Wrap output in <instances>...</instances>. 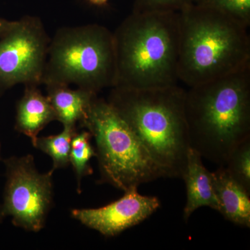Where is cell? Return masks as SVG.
<instances>
[{"label": "cell", "instance_id": "cell-4", "mask_svg": "<svg viewBox=\"0 0 250 250\" xmlns=\"http://www.w3.org/2000/svg\"><path fill=\"white\" fill-rule=\"evenodd\" d=\"M179 80L201 84L250 65L248 27L227 15L191 4L179 12Z\"/></svg>", "mask_w": 250, "mask_h": 250}, {"label": "cell", "instance_id": "cell-2", "mask_svg": "<svg viewBox=\"0 0 250 250\" xmlns=\"http://www.w3.org/2000/svg\"><path fill=\"white\" fill-rule=\"evenodd\" d=\"M186 90L178 85L152 89L113 87L107 101L134 131L166 177L182 178L190 146Z\"/></svg>", "mask_w": 250, "mask_h": 250}, {"label": "cell", "instance_id": "cell-7", "mask_svg": "<svg viewBox=\"0 0 250 250\" xmlns=\"http://www.w3.org/2000/svg\"><path fill=\"white\" fill-rule=\"evenodd\" d=\"M6 167L0 224L11 218L17 228L38 232L45 227L53 204L54 171L40 173L32 155L12 156L4 160Z\"/></svg>", "mask_w": 250, "mask_h": 250}, {"label": "cell", "instance_id": "cell-16", "mask_svg": "<svg viewBox=\"0 0 250 250\" xmlns=\"http://www.w3.org/2000/svg\"><path fill=\"white\" fill-rule=\"evenodd\" d=\"M224 167L250 193V138L233 149Z\"/></svg>", "mask_w": 250, "mask_h": 250}, {"label": "cell", "instance_id": "cell-13", "mask_svg": "<svg viewBox=\"0 0 250 250\" xmlns=\"http://www.w3.org/2000/svg\"><path fill=\"white\" fill-rule=\"evenodd\" d=\"M48 98L57 121L63 127L77 128L86 118L93 100L98 94L77 88L72 89L66 85H45Z\"/></svg>", "mask_w": 250, "mask_h": 250}, {"label": "cell", "instance_id": "cell-6", "mask_svg": "<svg viewBox=\"0 0 250 250\" xmlns=\"http://www.w3.org/2000/svg\"><path fill=\"white\" fill-rule=\"evenodd\" d=\"M96 143L100 182L123 191L166 177L129 125L107 100L97 97L80 124Z\"/></svg>", "mask_w": 250, "mask_h": 250}, {"label": "cell", "instance_id": "cell-20", "mask_svg": "<svg viewBox=\"0 0 250 250\" xmlns=\"http://www.w3.org/2000/svg\"><path fill=\"white\" fill-rule=\"evenodd\" d=\"M90 4L95 5V6H102L107 4L109 0H87Z\"/></svg>", "mask_w": 250, "mask_h": 250}, {"label": "cell", "instance_id": "cell-11", "mask_svg": "<svg viewBox=\"0 0 250 250\" xmlns=\"http://www.w3.org/2000/svg\"><path fill=\"white\" fill-rule=\"evenodd\" d=\"M202 159L200 153L189 148L187 167L182 177L187 188V203L184 209L186 221L200 207H210L217 211L219 210L212 186L211 172L206 168Z\"/></svg>", "mask_w": 250, "mask_h": 250}, {"label": "cell", "instance_id": "cell-12", "mask_svg": "<svg viewBox=\"0 0 250 250\" xmlns=\"http://www.w3.org/2000/svg\"><path fill=\"white\" fill-rule=\"evenodd\" d=\"M39 85H25L24 93L16 106V129L35 141L39 133L49 123L57 121L55 112L47 96Z\"/></svg>", "mask_w": 250, "mask_h": 250}, {"label": "cell", "instance_id": "cell-19", "mask_svg": "<svg viewBox=\"0 0 250 250\" xmlns=\"http://www.w3.org/2000/svg\"><path fill=\"white\" fill-rule=\"evenodd\" d=\"M14 21H9L4 18H0V36L4 34L12 25Z\"/></svg>", "mask_w": 250, "mask_h": 250}, {"label": "cell", "instance_id": "cell-15", "mask_svg": "<svg viewBox=\"0 0 250 250\" xmlns=\"http://www.w3.org/2000/svg\"><path fill=\"white\" fill-rule=\"evenodd\" d=\"M92 135L88 130L77 132L72 138L70 152V164L76 175L78 191H81V182L86 176L93 174L90 164L92 158L96 156V151L90 143Z\"/></svg>", "mask_w": 250, "mask_h": 250}, {"label": "cell", "instance_id": "cell-9", "mask_svg": "<svg viewBox=\"0 0 250 250\" xmlns=\"http://www.w3.org/2000/svg\"><path fill=\"white\" fill-rule=\"evenodd\" d=\"M156 197L145 196L138 188L125 191L116 201L97 208L72 209V218L106 237H113L139 225L160 207Z\"/></svg>", "mask_w": 250, "mask_h": 250}, {"label": "cell", "instance_id": "cell-5", "mask_svg": "<svg viewBox=\"0 0 250 250\" xmlns=\"http://www.w3.org/2000/svg\"><path fill=\"white\" fill-rule=\"evenodd\" d=\"M113 34L98 24L64 27L49 42L42 84H74L96 94L116 85Z\"/></svg>", "mask_w": 250, "mask_h": 250}, {"label": "cell", "instance_id": "cell-14", "mask_svg": "<svg viewBox=\"0 0 250 250\" xmlns=\"http://www.w3.org/2000/svg\"><path fill=\"white\" fill-rule=\"evenodd\" d=\"M77 128L63 127L60 134L39 137L33 146L52 158L54 171L70 165V152L72 138L77 134Z\"/></svg>", "mask_w": 250, "mask_h": 250}, {"label": "cell", "instance_id": "cell-1", "mask_svg": "<svg viewBox=\"0 0 250 250\" xmlns=\"http://www.w3.org/2000/svg\"><path fill=\"white\" fill-rule=\"evenodd\" d=\"M186 90L190 146L202 158L225 166L250 138V65Z\"/></svg>", "mask_w": 250, "mask_h": 250}, {"label": "cell", "instance_id": "cell-3", "mask_svg": "<svg viewBox=\"0 0 250 250\" xmlns=\"http://www.w3.org/2000/svg\"><path fill=\"white\" fill-rule=\"evenodd\" d=\"M113 34L114 87L152 89L177 85L179 12L132 11Z\"/></svg>", "mask_w": 250, "mask_h": 250}, {"label": "cell", "instance_id": "cell-17", "mask_svg": "<svg viewBox=\"0 0 250 250\" xmlns=\"http://www.w3.org/2000/svg\"><path fill=\"white\" fill-rule=\"evenodd\" d=\"M193 4L215 10L250 27V0H195Z\"/></svg>", "mask_w": 250, "mask_h": 250}, {"label": "cell", "instance_id": "cell-8", "mask_svg": "<svg viewBox=\"0 0 250 250\" xmlns=\"http://www.w3.org/2000/svg\"><path fill=\"white\" fill-rule=\"evenodd\" d=\"M50 40L40 18L14 21L0 36V93L17 84H42Z\"/></svg>", "mask_w": 250, "mask_h": 250}, {"label": "cell", "instance_id": "cell-18", "mask_svg": "<svg viewBox=\"0 0 250 250\" xmlns=\"http://www.w3.org/2000/svg\"><path fill=\"white\" fill-rule=\"evenodd\" d=\"M195 0H134L136 12H179Z\"/></svg>", "mask_w": 250, "mask_h": 250}, {"label": "cell", "instance_id": "cell-21", "mask_svg": "<svg viewBox=\"0 0 250 250\" xmlns=\"http://www.w3.org/2000/svg\"><path fill=\"white\" fill-rule=\"evenodd\" d=\"M0 151H1V147H0Z\"/></svg>", "mask_w": 250, "mask_h": 250}, {"label": "cell", "instance_id": "cell-10", "mask_svg": "<svg viewBox=\"0 0 250 250\" xmlns=\"http://www.w3.org/2000/svg\"><path fill=\"white\" fill-rule=\"evenodd\" d=\"M212 186L219 213L231 223L250 227V192L233 178L224 166L211 172Z\"/></svg>", "mask_w": 250, "mask_h": 250}]
</instances>
